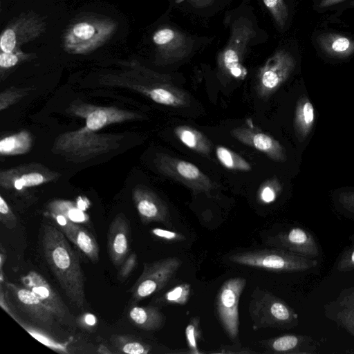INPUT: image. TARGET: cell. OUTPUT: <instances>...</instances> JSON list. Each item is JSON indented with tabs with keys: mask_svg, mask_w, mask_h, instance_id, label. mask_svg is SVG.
<instances>
[{
	"mask_svg": "<svg viewBox=\"0 0 354 354\" xmlns=\"http://www.w3.org/2000/svg\"><path fill=\"white\" fill-rule=\"evenodd\" d=\"M42 248L49 267L68 299L80 308L86 305L84 280L79 258L64 234L45 225Z\"/></svg>",
	"mask_w": 354,
	"mask_h": 354,
	"instance_id": "cell-1",
	"label": "cell"
},
{
	"mask_svg": "<svg viewBox=\"0 0 354 354\" xmlns=\"http://www.w3.org/2000/svg\"><path fill=\"white\" fill-rule=\"evenodd\" d=\"M118 28V22L108 16L86 13L73 20L62 37L65 52L88 55L106 44Z\"/></svg>",
	"mask_w": 354,
	"mask_h": 354,
	"instance_id": "cell-2",
	"label": "cell"
},
{
	"mask_svg": "<svg viewBox=\"0 0 354 354\" xmlns=\"http://www.w3.org/2000/svg\"><path fill=\"white\" fill-rule=\"evenodd\" d=\"M123 138L121 134L97 133L84 126L59 135L52 151L68 161L80 163L118 149Z\"/></svg>",
	"mask_w": 354,
	"mask_h": 354,
	"instance_id": "cell-3",
	"label": "cell"
},
{
	"mask_svg": "<svg viewBox=\"0 0 354 354\" xmlns=\"http://www.w3.org/2000/svg\"><path fill=\"white\" fill-rule=\"evenodd\" d=\"M248 310L254 329H290L299 324L297 313L272 292L256 288L250 297Z\"/></svg>",
	"mask_w": 354,
	"mask_h": 354,
	"instance_id": "cell-4",
	"label": "cell"
},
{
	"mask_svg": "<svg viewBox=\"0 0 354 354\" xmlns=\"http://www.w3.org/2000/svg\"><path fill=\"white\" fill-rule=\"evenodd\" d=\"M229 260L234 263L276 272L306 271L317 266L315 259L307 258L279 249H264L233 254Z\"/></svg>",
	"mask_w": 354,
	"mask_h": 354,
	"instance_id": "cell-5",
	"label": "cell"
},
{
	"mask_svg": "<svg viewBox=\"0 0 354 354\" xmlns=\"http://www.w3.org/2000/svg\"><path fill=\"white\" fill-rule=\"evenodd\" d=\"M102 81L106 85L135 90L162 105L182 106L188 102L187 94L179 88L167 83H152L134 71L107 75Z\"/></svg>",
	"mask_w": 354,
	"mask_h": 354,
	"instance_id": "cell-6",
	"label": "cell"
},
{
	"mask_svg": "<svg viewBox=\"0 0 354 354\" xmlns=\"http://www.w3.org/2000/svg\"><path fill=\"white\" fill-rule=\"evenodd\" d=\"M47 29L44 18L35 12L21 13L13 18L0 35L1 51L10 53L41 36Z\"/></svg>",
	"mask_w": 354,
	"mask_h": 354,
	"instance_id": "cell-7",
	"label": "cell"
},
{
	"mask_svg": "<svg viewBox=\"0 0 354 354\" xmlns=\"http://www.w3.org/2000/svg\"><path fill=\"white\" fill-rule=\"evenodd\" d=\"M182 265L177 257H167L145 263L143 270L131 289L132 299L141 301L162 289Z\"/></svg>",
	"mask_w": 354,
	"mask_h": 354,
	"instance_id": "cell-8",
	"label": "cell"
},
{
	"mask_svg": "<svg viewBox=\"0 0 354 354\" xmlns=\"http://www.w3.org/2000/svg\"><path fill=\"white\" fill-rule=\"evenodd\" d=\"M66 112L84 119L85 127L94 131L110 124L142 118V115L133 111L113 106H97L80 100L71 102Z\"/></svg>",
	"mask_w": 354,
	"mask_h": 354,
	"instance_id": "cell-9",
	"label": "cell"
},
{
	"mask_svg": "<svg viewBox=\"0 0 354 354\" xmlns=\"http://www.w3.org/2000/svg\"><path fill=\"white\" fill-rule=\"evenodd\" d=\"M246 280L233 277L225 281L220 288L216 301L218 318L228 337L232 339L239 333V301Z\"/></svg>",
	"mask_w": 354,
	"mask_h": 354,
	"instance_id": "cell-10",
	"label": "cell"
},
{
	"mask_svg": "<svg viewBox=\"0 0 354 354\" xmlns=\"http://www.w3.org/2000/svg\"><path fill=\"white\" fill-rule=\"evenodd\" d=\"M295 66L293 56L284 50L277 51L259 69L257 92L261 97L273 93L290 76Z\"/></svg>",
	"mask_w": 354,
	"mask_h": 354,
	"instance_id": "cell-11",
	"label": "cell"
},
{
	"mask_svg": "<svg viewBox=\"0 0 354 354\" xmlns=\"http://www.w3.org/2000/svg\"><path fill=\"white\" fill-rule=\"evenodd\" d=\"M254 33L253 28L245 23L235 26L227 46L219 55L220 66L234 78L244 79L248 74L242 59L246 47Z\"/></svg>",
	"mask_w": 354,
	"mask_h": 354,
	"instance_id": "cell-12",
	"label": "cell"
},
{
	"mask_svg": "<svg viewBox=\"0 0 354 354\" xmlns=\"http://www.w3.org/2000/svg\"><path fill=\"white\" fill-rule=\"evenodd\" d=\"M60 174L40 164H26L0 172V185L8 190H22L56 180Z\"/></svg>",
	"mask_w": 354,
	"mask_h": 354,
	"instance_id": "cell-13",
	"label": "cell"
},
{
	"mask_svg": "<svg viewBox=\"0 0 354 354\" xmlns=\"http://www.w3.org/2000/svg\"><path fill=\"white\" fill-rule=\"evenodd\" d=\"M154 162L161 173L194 190L208 191L212 188L209 178L192 162L163 153H158Z\"/></svg>",
	"mask_w": 354,
	"mask_h": 354,
	"instance_id": "cell-14",
	"label": "cell"
},
{
	"mask_svg": "<svg viewBox=\"0 0 354 354\" xmlns=\"http://www.w3.org/2000/svg\"><path fill=\"white\" fill-rule=\"evenodd\" d=\"M132 198L142 223L156 222L167 227L172 226L167 205L151 189L137 185L133 189Z\"/></svg>",
	"mask_w": 354,
	"mask_h": 354,
	"instance_id": "cell-15",
	"label": "cell"
},
{
	"mask_svg": "<svg viewBox=\"0 0 354 354\" xmlns=\"http://www.w3.org/2000/svg\"><path fill=\"white\" fill-rule=\"evenodd\" d=\"M267 244L310 259H315L319 255L314 236L300 227H292L268 238Z\"/></svg>",
	"mask_w": 354,
	"mask_h": 354,
	"instance_id": "cell-16",
	"label": "cell"
},
{
	"mask_svg": "<svg viewBox=\"0 0 354 354\" xmlns=\"http://www.w3.org/2000/svg\"><path fill=\"white\" fill-rule=\"evenodd\" d=\"M6 286L18 306L35 323L47 329L52 326L55 315L31 290L12 283Z\"/></svg>",
	"mask_w": 354,
	"mask_h": 354,
	"instance_id": "cell-17",
	"label": "cell"
},
{
	"mask_svg": "<svg viewBox=\"0 0 354 354\" xmlns=\"http://www.w3.org/2000/svg\"><path fill=\"white\" fill-rule=\"evenodd\" d=\"M152 41L160 57L165 60L180 59L191 49V43L183 33L169 28L157 29L152 35Z\"/></svg>",
	"mask_w": 354,
	"mask_h": 354,
	"instance_id": "cell-18",
	"label": "cell"
},
{
	"mask_svg": "<svg viewBox=\"0 0 354 354\" xmlns=\"http://www.w3.org/2000/svg\"><path fill=\"white\" fill-rule=\"evenodd\" d=\"M24 286L31 290L59 319L68 315V310L59 295L48 281L35 271H30L21 279Z\"/></svg>",
	"mask_w": 354,
	"mask_h": 354,
	"instance_id": "cell-19",
	"label": "cell"
},
{
	"mask_svg": "<svg viewBox=\"0 0 354 354\" xmlns=\"http://www.w3.org/2000/svg\"><path fill=\"white\" fill-rule=\"evenodd\" d=\"M66 237L93 263L99 260V246L93 236L84 227L61 214H51Z\"/></svg>",
	"mask_w": 354,
	"mask_h": 354,
	"instance_id": "cell-20",
	"label": "cell"
},
{
	"mask_svg": "<svg viewBox=\"0 0 354 354\" xmlns=\"http://www.w3.org/2000/svg\"><path fill=\"white\" fill-rule=\"evenodd\" d=\"M129 223L123 214H117L108 231V252L113 264L119 268L129 250Z\"/></svg>",
	"mask_w": 354,
	"mask_h": 354,
	"instance_id": "cell-21",
	"label": "cell"
},
{
	"mask_svg": "<svg viewBox=\"0 0 354 354\" xmlns=\"http://www.w3.org/2000/svg\"><path fill=\"white\" fill-rule=\"evenodd\" d=\"M325 316L354 336V286L342 290L324 305Z\"/></svg>",
	"mask_w": 354,
	"mask_h": 354,
	"instance_id": "cell-22",
	"label": "cell"
},
{
	"mask_svg": "<svg viewBox=\"0 0 354 354\" xmlns=\"http://www.w3.org/2000/svg\"><path fill=\"white\" fill-rule=\"evenodd\" d=\"M232 133L242 143L264 153L275 161L283 162L286 160L283 147L268 134L245 127L236 128Z\"/></svg>",
	"mask_w": 354,
	"mask_h": 354,
	"instance_id": "cell-23",
	"label": "cell"
},
{
	"mask_svg": "<svg viewBox=\"0 0 354 354\" xmlns=\"http://www.w3.org/2000/svg\"><path fill=\"white\" fill-rule=\"evenodd\" d=\"M319 345L311 337L295 334L283 335L263 343L267 352L278 354H314Z\"/></svg>",
	"mask_w": 354,
	"mask_h": 354,
	"instance_id": "cell-24",
	"label": "cell"
},
{
	"mask_svg": "<svg viewBox=\"0 0 354 354\" xmlns=\"http://www.w3.org/2000/svg\"><path fill=\"white\" fill-rule=\"evenodd\" d=\"M317 41L322 50L331 57L344 58L354 53V41L339 34H322L317 37Z\"/></svg>",
	"mask_w": 354,
	"mask_h": 354,
	"instance_id": "cell-25",
	"label": "cell"
},
{
	"mask_svg": "<svg viewBox=\"0 0 354 354\" xmlns=\"http://www.w3.org/2000/svg\"><path fill=\"white\" fill-rule=\"evenodd\" d=\"M129 316L135 326L145 330H158L165 322V315L157 307L152 306L132 307Z\"/></svg>",
	"mask_w": 354,
	"mask_h": 354,
	"instance_id": "cell-26",
	"label": "cell"
},
{
	"mask_svg": "<svg viewBox=\"0 0 354 354\" xmlns=\"http://www.w3.org/2000/svg\"><path fill=\"white\" fill-rule=\"evenodd\" d=\"M32 137L26 130L6 136L0 140L1 156H17L28 153L32 146Z\"/></svg>",
	"mask_w": 354,
	"mask_h": 354,
	"instance_id": "cell-27",
	"label": "cell"
},
{
	"mask_svg": "<svg viewBox=\"0 0 354 354\" xmlns=\"http://www.w3.org/2000/svg\"><path fill=\"white\" fill-rule=\"evenodd\" d=\"M314 120V107L306 97H302L297 103L295 121L296 133L300 140L308 136Z\"/></svg>",
	"mask_w": 354,
	"mask_h": 354,
	"instance_id": "cell-28",
	"label": "cell"
},
{
	"mask_svg": "<svg viewBox=\"0 0 354 354\" xmlns=\"http://www.w3.org/2000/svg\"><path fill=\"white\" fill-rule=\"evenodd\" d=\"M176 136L187 147L198 153L207 154L210 151V143L200 131L187 126H178L174 129Z\"/></svg>",
	"mask_w": 354,
	"mask_h": 354,
	"instance_id": "cell-29",
	"label": "cell"
},
{
	"mask_svg": "<svg viewBox=\"0 0 354 354\" xmlns=\"http://www.w3.org/2000/svg\"><path fill=\"white\" fill-rule=\"evenodd\" d=\"M47 209L50 214H61L75 223L86 222L88 220L84 211L80 209L76 203L69 201H53L48 205Z\"/></svg>",
	"mask_w": 354,
	"mask_h": 354,
	"instance_id": "cell-30",
	"label": "cell"
},
{
	"mask_svg": "<svg viewBox=\"0 0 354 354\" xmlns=\"http://www.w3.org/2000/svg\"><path fill=\"white\" fill-rule=\"evenodd\" d=\"M216 154L219 162L227 169L243 171L252 169L251 165L243 158L225 147L218 146Z\"/></svg>",
	"mask_w": 354,
	"mask_h": 354,
	"instance_id": "cell-31",
	"label": "cell"
},
{
	"mask_svg": "<svg viewBox=\"0 0 354 354\" xmlns=\"http://www.w3.org/2000/svg\"><path fill=\"white\" fill-rule=\"evenodd\" d=\"M115 348L120 353L128 354H147L151 347L147 344L128 335H116L112 337Z\"/></svg>",
	"mask_w": 354,
	"mask_h": 354,
	"instance_id": "cell-32",
	"label": "cell"
},
{
	"mask_svg": "<svg viewBox=\"0 0 354 354\" xmlns=\"http://www.w3.org/2000/svg\"><path fill=\"white\" fill-rule=\"evenodd\" d=\"M37 57L36 54L24 52L21 49L6 53L0 52V69L1 73L6 71L29 60H32Z\"/></svg>",
	"mask_w": 354,
	"mask_h": 354,
	"instance_id": "cell-33",
	"label": "cell"
},
{
	"mask_svg": "<svg viewBox=\"0 0 354 354\" xmlns=\"http://www.w3.org/2000/svg\"><path fill=\"white\" fill-rule=\"evenodd\" d=\"M190 290V284H178L167 291L160 301L167 305H185L189 299Z\"/></svg>",
	"mask_w": 354,
	"mask_h": 354,
	"instance_id": "cell-34",
	"label": "cell"
},
{
	"mask_svg": "<svg viewBox=\"0 0 354 354\" xmlns=\"http://www.w3.org/2000/svg\"><path fill=\"white\" fill-rule=\"evenodd\" d=\"M17 322L27 330L34 338L51 349L61 353H68L66 344L58 342L52 339L48 335L41 330L34 328L29 324L17 320Z\"/></svg>",
	"mask_w": 354,
	"mask_h": 354,
	"instance_id": "cell-35",
	"label": "cell"
},
{
	"mask_svg": "<svg viewBox=\"0 0 354 354\" xmlns=\"http://www.w3.org/2000/svg\"><path fill=\"white\" fill-rule=\"evenodd\" d=\"M275 23L283 29L288 17V10L284 0H263Z\"/></svg>",
	"mask_w": 354,
	"mask_h": 354,
	"instance_id": "cell-36",
	"label": "cell"
},
{
	"mask_svg": "<svg viewBox=\"0 0 354 354\" xmlns=\"http://www.w3.org/2000/svg\"><path fill=\"white\" fill-rule=\"evenodd\" d=\"M185 337L189 353L199 354L198 341L201 339L202 333L200 329L199 319L194 317L190 320L185 328Z\"/></svg>",
	"mask_w": 354,
	"mask_h": 354,
	"instance_id": "cell-37",
	"label": "cell"
},
{
	"mask_svg": "<svg viewBox=\"0 0 354 354\" xmlns=\"http://www.w3.org/2000/svg\"><path fill=\"white\" fill-rule=\"evenodd\" d=\"M31 90V88L10 87L3 91L0 94V111H3L16 104L26 96Z\"/></svg>",
	"mask_w": 354,
	"mask_h": 354,
	"instance_id": "cell-38",
	"label": "cell"
},
{
	"mask_svg": "<svg viewBox=\"0 0 354 354\" xmlns=\"http://www.w3.org/2000/svg\"><path fill=\"white\" fill-rule=\"evenodd\" d=\"M281 190L280 185L276 180H269L261 185L259 190V199L265 204L274 202Z\"/></svg>",
	"mask_w": 354,
	"mask_h": 354,
	"instance_id": "cell-39",
	"label": "cell"
},
{
	"mask_svg": "<svg viewBox=\"0 0 354 354\" xmlns=\"http://www.w3.org/2000/svg\"><path fill=\"white\" fill-rule=\"evenodd\" d=\"M337 269L339 272H349L354 270V239L352 243L340 256Z\"/></svg>",
	"mask_w": 354,
	"mask_h": 354,
	"instance_id": "cell-40",
	"label": "cell"
},
{
	"mask_svg": "<svg viewBox=\"0 0 354 354\" xmlns=\"http://www.w3.org/2000/svg\"><path fill=\"white\" fill-rule=\"evenodd\" d=\"M0 221L8 228L17 225V217L2 196H0Z\"/></svg>",
	"mask_w": 354,
	"mask_h": 354,
	"instance_id": "cell-41",
	"label": "cell"
},
{
	"mask_svg": "<svg viewBox=\"0 0 354 354\" xmlns=\"http://www.w3.org/2000/svg\"><path fill=\"white\" fill-rule=\"evenodd\" d=\"M151 233L159 239L170 243L180 242L185 239L182 234L165 229L154 228L151 230Z\"/></svg>",
	"mask_w": 354,
	"mask_h": 354,
	"instance_id": "cell-42",
	"label": "cell"
},
{
	"mask_svg": "<svg viewBox=\"0 0 354 354\" xmlns=\"http://www.w3.org/2000/svg\"><path fill=\"white\" fill-rule=\"evenodd\" d=\"M137 264V255L136 253H131L127 257L121 265L118 278L120 281L126 279L131 272L134 270Z\"/></svg>",
	"mask_w": 354,
	"mask_h": 354,
	"instance_id": "cell-43",
	"label": "cell"
},
{
	"mask_svg": "<svg viewBox=\"0 0 354 354\" xmlns=\"http://www.w3.org/2000/svg\"><path fill=\"white\" fill-rule=\"evenodd\" d=\"M339 201L345 209L354 214V192L341 193Z\"/></svg>",
	"mask_w": 354,
	"mask_h": 354,
	"instance_id": "cell-44",
	"label": "cell"
},
{
	"mask_svg": "<svg viewBox=\"0 0 354 354\" xmlns=\"http://www.w3.org/2000/svg\"><path fill=\"white\" fill-rule=\"evenodd\" d=\"M0 306L8 314H9L13 319H15V317L12 313V310L9 308L8 304L6 300V295L3 293L2 289V285H1V291H0Z\"/></svg>",
	"mask_w": 354,
	"mask_h": 354,
	"instance_id": "cell-45",
	"label": "cell"
},
{
	"mask_svg": "<svg viewBox=\"0 0 354 354\" xmlns=\"http://www.w3.org/2000/svg\"><path fill=\"white\" fill-rule=\"evenodd\" d=\"M84 322L87 326H93L96 323V318L93 315L88 313L84 316Z\"/></svg>",
	"mask_w": 354,
	"mask_h": 354,
	"instance_id": "cell-46",
	"label": "cell"
},
{
	"mask_svg": "<svg viewBox=\"0 0 354 354\" xmlns=\"http://www.w3.org/2000/svg\"><path fill=\"white\" fill-rule=\"evenodd\" d=\"M346 0H322L320 2L319 7L320 8H326L329 7L333 5H335L337 3H341L342 1H344Z\"/></svg>",
	"mask_w": 354,
	"mask_h": 354,
	"instance_id": "cell-47",
	"label": "cell"
},
{
	"mask_svg": "<svg viewBox=\"0 0 354 354\" xmlns=\"http://www.w3.org/2000/svg\"><path fill=\"white\" fill-rule=\"evenodd\" d=\"M77 207L82 210H85L88 206V201L83 197H78L76 203Z\"/></svg>",
	"mask_w": 354,
	"mask_h": 354,
	"instance_id": "cell-48",
	"label": "cell"
},
{
	"mask_svg": "<svg viewBox=\"0 0 354 354\" xmlns=\"http://www.w3.org/2000/svg\"><path fill=\"white\" fill-rule=\"evenodd\" d=\"M6 252L3 251V248L2 246L1 247V252H0V268L1 270H3L2 268L3 266L4 262L6 261Z\"/></svg>",
	"mask_w": 354,
	"mask_h": 354,
	"instance_id": "cell-49",
	"label": "cell"
},
{
	"mask_svg": "<svg viewBox=\"0 0 354 354\" xmlns=\"http://www.w3.org/2000/svg\"><path fill=\"white\" fill-rule=\"evenodd\" d=\"M97 353L106 354L111 353V351H110L107 347L101 344L97 349Z\"/></svg>",
	"mask_w": 354,
	"mask_h": 354,
	"instance_id": "cell-50",
	"label": "cell"
},
{
	"mask_svg": "<svg viewBox=\"0 0 354 354\" xmlns=\"http://www.w3.org/2000/svg\"><path fill=\"white\" fill-rule=\"evenodd\" d=\"M185 1V0H175L176 3H182V2ZM193 1H196V0H193ZM197 1H201V0H197Z\"/></svg>",
	"mask_w": 354,
	"mask_h": 354,
	"instance_id": "cell-51",
	"label": "cell"
},
{
	"mask_svg": "<svg viewBox=\"0 0 354 354\" xmlns=\"http://www.w3.org/2000/svg\"><path fill=\"white\" fill-rule=\"evenodd\" d=\"M353 4H354V3H353Z\"/></svg>",
	"mask_w": 354,
	"mask_h": 354,
	"instance_id": "cell-52",
	"label": "cell"
}]
</instances>
